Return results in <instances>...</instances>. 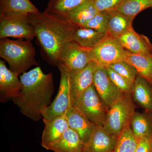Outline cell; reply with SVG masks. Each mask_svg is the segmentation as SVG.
<instances>
[{
    "label": "cell",
    "instance_id": "1",
    "mask_svg": "<svg viewBox=\"0 0 152 152\" xmlns=\"http://www.w3.org/2000/svg\"><path fill=\"white\" fill-rule=\"evenodd\" d=\"M42 58L49 64L58 67L59 58L65 46L73 41L77 27L56 15L39 12L29 14Z\"/></svg>",
    "mask_w": 152,
    "mask_h": 152
},
{
    "label": "cell",
    "instance_id": "2",
    "mask_svg": "<svg viewBox=\"0 0 152 152\" xmlns=\"http://www.w3.org/2000/svg\"><path fill=\"white\" fill-rule=\"evenodd\" d=\"M22 89L20 96L14 100L22 113L34 121L42 118L43 112L51 104L54 91L53 74H45L37 67L20 77Z\"/></svg>",
    "mask_w": 152,
    "mask_h": 152
},
{
    "label": "cell",
    "instance_id": "3",
    "mask_svg": "<svg viewBox=\"0 0 152 152\" xmlns=\"http://www.w3.org/2000/svg\"><path fill=\"white\" fill-rule=\"evenodd\" d=\"M36 56V50L31 41L7 38L0 41V57L9 64L10 69L18 75L32 66L38 65Z\"/></svg>",
    "mask_w": 152,
    "mask_h": 152
},
{
    "label": "cell",
    "instance_id": "4",
    "mask_svg": "<svg viewBox=\"0 0 152 152\" xmlns=\"http://www.w3.org/2000/svg\"><path fill=\"white\" fill-rule=\"evenodd\" d=\"M132 94L123 93L109 107L104 127L112 134L118 136L135 113Z\"/></svg>",
    "mask_w": 152,
    "mask_h": 152
},
{
    "label": "cell",
    "instance_id": "5",
    "mask_svg": "<svg viewBox=\"0 0 152 152\" xmlns=\"http://www.w3.org/2000/svg\"><path fill=\"white\" fill-rule=\"evenodd\" d=\"M73 106L91 122L104 126L109 107L100 96L94 85L89 87L75 101Z\"/></svg>",
    "mask_w": 152,
    "mask_h": 152
},
{
    "label": "cell",
    "instance_id": "6",
    "mask_svg": "<svg viewBox=\"0 0 152 152\" xmlns=\"http://www.w3.org/2000/svg\"><path fill=\"white\" fill-rule=\"evenodd\" d=\"M35 37L34 29L29 20V14H0L1 39L12 37L31 41Z\"/></svg>",
    "mask_w": 152,
    "mask_h": 152
},
{
    "label": "cell",
    "instance_id": "7",
    "mask_svg": "<svg viewBox=\"0 0 152 152\" xmlns=\"http://www.w3.org/2000/svg\"><path fill=\"white\" fill-rule=\"evenodd\" d=\"M59 69L61 80L58 92L53 102L43 112L42 117L44 123L55 117L65 115L68 110L73 106L69 74L63 69Z\"/></svg>",
    "mask_w": 152,
    "mask_h": 152
},
{
    "label": "cell",
    "instance_id": "8",
    "mask_svg": "<svg viewBox=\"0 0 152 152\" xmlns=\"http://www.w3.org/2000/svg\"><path fill=\"white\" fill-rule=\"evenodd\" d=\"M90 52L92 61L103 67L124 60L128 53L118 39L109 36L90 50Z\"/></svg>",
    "mask_w": 152,
    "mask_h": 152
},
{
    "label": "cell",
    "instance_id": "9",
    "mask_svg": "<svg viewBox=\"0 0 152 152\" xmlns=\"http://www.w3.org/2000/svg\"><path fill=\"white\" fill-rule=\"evenodd\" d=\"M91 61L90 50L82 48L73 41L63 48L57 67L69 73L73 72L83 69Z\"/></svg>",
    "mask_w": 152,
    "mask_h": 152
},
{
    "label": "cell",
    "instance_id": "10",
    "mask_svg": "<svg viewBox=\"0 0 152 152\" xmlns=\"http://www.w3.org/2000/svg\"><path fill=\"white\" fill-rule=\"evenodd\" d=\"M93 85L109 107L124 93L114 84L105 68L97 65L94 73Z\"/></svg>",
    "mask_w": 152,
    "mask_h": 152
},
{
    "label": "cell",
    "instance_id": "11",
    "mask_svg": "<svg viewBox=\"0 0 152 152\" xmlns=\"http://www.w3.org/2000/svg\"><path fill=\"white\" fill-rule=\"evenodd\" d=\"M118 137L101 125H96L89 138L85 143L83 152H113Z\"/></svg>",
    "mask_w": 152,
    "mask_h": 152
},
{
    "label": "cell",
    "instance_id": "12",
    "mask_svg": "<svg viewBox=\"0 0 152 152\" xmlns=\"http://www.w3.org/2000/svg\"><path fill=\"white\" fill-rule=\"evenodd\" d=\"M18 75L7 68L4 61H0V96L1 102L16 99L20 94L22 83Z\"/></svg>",
    "mask_w": 152,
    "mask_h": 152
},
{
    "label": "cell",
    "instance_id": "13",
    "mask_svg": "<svg viewBox=\"0 0 152 152\" xmlns=\"http://www.w3.org/2000/svg\"><path fill=\"white\" fill-rule=\"evenodd\" d=\"M118 39L124 48L130 53L152 57V44L149 39L136 32L133 28Z\"/></svg>",
    "mask_w": 152,
    "mask_h": 152
},
{
    "label": "cell",
    "instance_id": "14",
    "mask_svg": "<svg viewBox=\"0 0 152 152\" xmlns=\"http://www.w3.org/2000/svg\"><path fill=\"white\" fill-rule=\"evenodd\" d=\"M96 64L93 61L83 69L69 73L74 102L93 85L94 73Z\"/></svg>",
    "mask_w": 152,
    "mask_h": 152
},
{
    "label": "cell",
    "instance_id": "15",
    "mask_svg": "<svg viewBox=\"0 0 152 152\" xmlns=\"http://www.w3.org/2000/svg\"><path fill=\"white\" fill-rule=\"evenodd\" d=\"M44 124L41 145L47 150L58 141L69 127L65 115L55 117Z\"/></svg>",
    "mask_w": 152,
    "mask_h": 152
},
{
    "label": "cell",
    "instance_id": "16",
    "mask_svg": "<svg viewBox=\"0 0 152 152\" xmlns=\"http://www.w3.org/2000/svg\"><path fill=\"white\" fill-rule=\"evenodd\" d=\"M84 144L78 134L69 128L62 136L47 150L55 152H83Z\"/></svg>",
    "mask_w": 152,
    "mask_h": 152
},
{
    "label": "cell",
    "instance_id": "17",
    "mask_svg": "<svg viewBox=\"0 0 152 152\" xmlns=\"http://www.w3.org/2000/svg\"><path fill=\"white\" fill-rule=\"evenodd\" d=\"M65 115L69 128L77 132L84 142H86L96 125L91 122L74 106L68 110Z\"/></svg>",
    "mask_w": 152,
    "mask_h": 152
},
{
    "label": "cell",
    "instance_id": "18",
    "mask_svg": "<svg viewBox=\"0 0 152 152\" xmlns=\"http://www.w3.org/2000/svg\"><path fill=\"white\" fill-rule=\"evenodd\" d=\"M132 94L136 103L146 112L152 113V85L149 82L138 75Z\"/></svg>",
    "mask_w": 152,
    "mask_h": 152
},
{
    "label": "cell",
    "instance_id": "19",
    "mask_svg": "<svg viewBox=\"0 0 152 152\" xmlns=\"http://www.w3.org/2000/svg\"><path fill=\"white\" fill-rule=\"evenodd\" d=\"M107 35L118 39L133 28L134 18L124 15L115 10L109 12Z\"/></svg>",
    "mask_w": 152,
    "mask_h": 152
},
{
    "label": "cell",
    "instance_id": "20",
    "mask_svg": "<svg viewBox=\"0 0 152 152\" xmlns=\"http://www.w3.org/2000/svg\"><path fill=\"white\" fill-rule=\"evenodd\" d=\"M107 36L106 33L89 28L78 27L74 34L73 41L82 48L91 50Z\"/></svg>",
    "mask_w": 152,
    "mask_h": 152
},
{
    "label": "cell",
    "instance_id": "21",
    "mask_svg": "<svg viewBox=\"0 0 152 152\" xmlns=\"http://www.w3.org/2000/svg\"><path fill=\"white\" fill-rule=\"evenodd\" d=\"M124 61L133 66L138 75L152 83V57L135 54L128 51Z\"/></svg>",
    "mask_w": 152,
    "mask_h": 152
},
{
    "label": "cell",
    "instance_id": "22",
    "mask_svg": "<svg viewBox=\"0 0 152 152\" xmlns=\"http://www.w3.org/2000/svg\"><path fill=\"white\" fill-rule=\"evenodd\" d=\"M132 129L139 139L152 136V113L135 112L130 121Z\"/></svg>",
    "mask_w": 152,
    "mask_h": 152
},
{
    "label": "cell",
    "instance_id": "23",
    "mask_svg": "<svg viewBox=\"0 0 152 152\" xmlns=\"http://www.w3.org/2000/svg\"><path fill=\"white\" fill-rule=\"evenodd\" d=\"M98 12L91 0H90L63 18L67 20L77 27H83Z\"/></svg>",
    "mask_w": 152,
    "mask_h": 152
},
{
    "label": "cell",
    "instance_id": "24",
    "mask_svg": "<svg viewBox=\"0 0 152 152\" xmlns=\"http://www.w3.org/2000/svg\"><path fill=\"white\" fill-rule=\"evenodd\" d=\"M90 0H49L44 12L64 17Z\"/></svg>",
    "mask_w": 152,
    "mask_h": 152
},
{
    "label": "cell",
    "instance_id": "25",
    "mask_svg": "<svg viewBox=\"0 0 152 152\" xmlns=\"http://www.w3.org/2000/svg\"><path fill=\"white\" fill-rule=\"evenodd\" d=\"M140 139L133 132L130 121L118 136L113 152H135Z\"/></svg>",
    "mask_w": 152,
    "mask_h": 152
},
{
    "label": "cell",
    "instance_id": "26",
    "mask_svg": "<svg viewBox=\"0 0 152 152\" xmlns=\"http://www.w3.org/2000/svg\"><path fill=\"white\" fill-rule=\"evenodd\" d=\"M39 12L30 0H0V14H33Z\"/></svg>",
    "mask_w": 152,
    "mask_h": 152
},
{
    "label": "cell",
    "instance_id": "27",
    "mask_svg": "<svg viewBox=\"0 0 152 152\" xmlns=\"http://www.w3.org/2000/svg\"><path fill=\"white\" fill-rule=\"evenodd\" d=\"M152 6L151 0H123L115 10L135 18L138 14Z\"/></svg>",
    "mask_w": 152,
    "mask_h": 152
},
{
    "label": "cell",
    "instance_id": "28",
    "mask_svg": "<svg viewBox=\"0 0 152 152\" xmlns=\"http://www.w3.org/2000/svg\"><path fill=\"white\" fill-rule=\"evenodd\" d=\"M109 15V12H98L83 27L107 34Z\"/></svg>",
    "mask_w": 152,
    "mask_h": 152
},
{
    "label": "cell",
    "instance_id": "29",
    "mask_svg": "<svg viewBox=\"0 0 152 152\" xmlns=\"http://www.w3.org/2000/svg\"><path fill=\"white\" fill-rule=\"evenodd\" d=\"M105 68L110 79L118 88L122 92L132 94L134 83L125 78L110 67Z\"/></svg>",
    "mask_w": 152,
    "mask_h": 152
},
{
    "label": "cell",
    "instance_id": "30",
    "mask_svg": "<svg viewBox=\"0 0 152 152\" xmlns=\"http://www.w3.org/2000/svg\"><path fill=\"white\" fill-rule=\"evenodd\" d=\"M108 67L133 83L138 75L135 68L124 60L114 63Z\"/></svg>",
    "mask_w": 152,
    "mask_h": 152
},
{
    "label": "cell",
    "instance_id": "31",
    "mask_svg": "<svg viewBox=\"0 0 152 152\" xmlns=\"http://www.w3.org/2000/svg\"><path fill=\"white\" fill-rule=\"evenodd\" d=\"M99 12H109L116 8L123 0H91Z\"/></svg>",
    "mask_w": 152,
    "mask_h": 152
},
{
    "label": "cell",
    "instance_id": "32",
    "mask_svg": "<svg viewBox=\"0 0 152 152\" xmlns=\"http://www.w3.org/2000/svg\"><path fill=\"white\" fill-rule=\"evenodd\" d=\"M135 152H152V136L140 139Z\"/></svg>",
    "mask_w": 152,
    "mask_h": 152
},
{
    "label": "cell",
    "instance_id": "33",
    "mask_svg": "<svg viewBox=\"0 0 152 152\" xmlns=\"http://www.w3.org/2000/svg\"><path fill=\"white\" fill-rule=\"evenodd\" d=\"M152 1V0H151Z\"/></svg>",
    "mask_w": 152,
    "mask_h": 152
},
{
    "label": "cell",
    "instance_id": "34",
    "mask_svg": "<svg viewBox=\"0 0 152 152\" xmlns=\"http://www.w3.org/2000/svg\"></svg>",
    "mask_w": 152,
    "mask_h": 152
}]
</instances>
